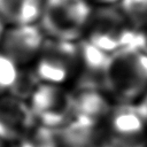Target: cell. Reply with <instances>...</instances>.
<instances>
[{
    "mask_svg": "<svg viewBox=\"0 0 147 147\" xmlns=\"http://www.w3.org/2000/svg\"><path fill=\"white\" fill-rule=\"evenodd\" d=\"M137 47H138L139 51H141V52H144V53L147 54V28L139 29Z\"/></svg>",
    "mask_w": 147,
    "mask_h": 147,
    "instance_id": "obj_17",
    "label": "cell"
},
{
    "mask_svg": "<svg viewBox=\"0 0 147 147\" xmlns=\"http://www.w3.org/2000/svg\"><path fill=\"white\" fill-rule=\"evenodd\" d=\"M2 33H3V25H2V22H1V20H0V39H1V37H2Z\"/></svg>",
    "mask_w": 147,
    "mask_h": 147,
    "instance_id": "obj_21",
    "label": "cell"
},
{
    "mask_svg": "<svg viewBox=\"0 0 147 147\" xmlns=\"http://www.w3.org/2000/svg\"><path fill=\"white\" fill-rule=\"evenodd\" d=\"M127 23L129 21L121 9L108 5L99 7L94 11L92 10L87 23V40L107 53L123 47L137 48L139 29Z\"/></svg>",
    "mask_w": 147,
    "mask_h": 147,
    "instance_id": "obj_2",
    "label": "cell"
},
{
    "mask_svg": "<svg viewBox=\"0 0 147 147\" xmlns=\"http://www.w3.org/2000/svg\"><path fill=\"white\" fill-rule=\"evenodd\" d=\"M123 15L136 29L147 28V0H121Z\"/></svg>",
    "mask_w": 147,
    "mask_h": 147,
    "instance_id": "obj_13",
    "label": "cell"
},
{
    "mask_svg": "<svg viewBox=\"0 0 147 147\" xmlns=\"http://www.w3.org/2000/svg\"><path fill=\"white\" fill-rule=\"evenodd\" d=\"M42 54L37 63L36 74L39 79L59 84L70 77L79 64L78 44L52 38L44 41Z\"/></svg>",
    "mask_w": 147,
    "mask_h": 147,
    "instance_id": "obj_5",
    "label": "cell"
},
{
    "mask_svg": "<svg viewBox=\"0 0 147 147\" xmlns=\"http://www.w3.org/2000/svg\"><path fill=\"white\" fill-rule=\"evenodd\" d=\"M75 96V114L88 116L99 121L106 117L111 111V106L100 90H83L78 91Z\"/></svg>",
    "mask_w": 147,
    "mask_h": 147,
    "instance_id": "obj_11",
    "label": "cell"
},
{
    "mask_svg": "<svg viewBox=\"0 0 147 147\" xmlns=\"http://www.w3.org/2000/svg\"><path fill=\"white\" fill-rule=\"evenodd\" d=\"M139 105H140V107H141V109H142V111H144V114H145L146 119H147V95L145 96V99H144Z\"/></svg>",
    "mask_w": 147,
    "mask_h": 147,
    "instance_id": "obj_19",
    "label": "cell"
},
{
    "mask_svg": "<svg viewBox=\"0 0 147 147\" xmlns=\"http://www.w3.org/2000/svg\"><path fill=\"white\" fill-rule=\"evenodd\" d=\"M0 147H20V146H18V142H16V141L0 138Z\"/></svg>",
    "mask_w": 147,
    "mask_h": 147,
    "instance_id": "obj_18",
    "label": "cell"
},
{
    "mask_svg": "<svg viewBox=\"0 0 147 147\" xmlns=\"http://www.w3.org/2000/svg\"><path fill=\"white\" fill-rule=\"evenodd\" d=\"M38 86L39 77L37 76L36 71H23L17 75L14 85L10 87V92L13 96L23 100L25 98H31Z\"/></svg>",
    "mask_w": 147,
    "mask_h": 147,
    "instance_id": "obj_14",
    "label": "cell"
},
{
    "mask_svg": "<svg viewBox=\"0 0 147 147\" xmlns=\"http://www.w3.org/2000/svg\"><path fill=\"white\" fill-rule=\"evenodd\" d=\"M59 137L54 129L38 125L29 130L20 140V147H59Z\"/></svg>",
    "mask_w": 147,
    "mask_h": 147,
    "instance_id": "obj_12",
    "label": "cell"
},
{
    "mask_svg": "<svg viewBox=\"0 0 147 147\" xmlns=\"http://www.w3.org/2000/svg\"><path fill=\"white\" fill-rule=\"evenodd\" d=\"M41 15L39 0H0V16L14 24H32Z\"/></svg>",
    "mask_w": 147,
    "mask_h": 147,
    "instance_id": "obj_10",
    "label": "cell"
},
{
    "mask_svg": "<svg viewBox=\"0 0 147 147\" xmlns=\"http://www.w3.org/2000/svg\"><path fill=\"white\" fill-rule=\"evenodd\" d=\"M44 37L39 28L32 24L17 25L3 38L5 54L16 63H25L42 48Z\"/></svg>",
    "mask_w": 147,
    "mask_h": 147,
    "instance_id": "obj_7",
    "label": "cell"
},
{
    "mask_svg": "<svg viewBox=\"0 0 147 147\" xmlns=\"http://www.w3.org/2000/svg\"><path fill=\"white\" fill-rule=\"evenodd\" d=\"M98 121L75 114L63 126L55 130L59 140L68 147H87L99 139Z\"/></svg>",
    "mask_w": 147,
    "mask_h": 147,
    "instance_id": "obj_8",
    "label": "cell"
},
{
    "mask_svg": "<svg viewBox=\"0 0 147 147\" xmlns=\"http://www.w3.org/2000/svg\"><path fill=\"white\" fill-rule=\"evenodd\" d=\"M17 75L16 62H14L8 55L0 54V90L10 88L14 85Z\"/></svg>",
    "mask_w": 147,
    "mask_h": 147,
    "instance_id": "obj_16",
    "label": "cell"
},
{
    "mask_svg": "<svg viewBox=\"0 0 147 147\" xmlns=\"http://www.w3.org/2000/svg\"><path fill=\"white\" fill-rule=\"evenodd\" d=\"M98 141V147H145V141L139 136H121L113 132Z\"/></svg>",
    "mask_w": 147,
    "mask_h": 147,
    "instance_id": "obj_15",
    "label": "cell"
},
{
    "mask_svg": "<svg viewBox=\"0 0 147 147\" xmlns=\"http://www.w3.org/2000/svg\"><path fill=\"white\" fill-rule=\"evenodd\" d=\"M91 14L86 0H46L41 8V25L54 39L75 41L87 26Z\"/></svg>",
    "mask_w": 147,
    "mask_h": 147,
    "instance_id": "obj_3",
    "label": "cell"
},
{
    "mask_svg": "<svg viewBox=\"0 0 147 147\" xmlns=\"http://www.w3.org/2000/svg\"><path fill=\"white\" fill-rule=\"evenodd\" d=\"M147 87V54L123 47L109 55L105 88L119 102L130 103Z\"/></svg>",
    "mask_w": 147,
    "mask_h": 147,
    "instance_id": "obj_1",
    "label": "cell"
},
{
    "mask_svg": "<svg viewBox=\"0 0 147 147\" xmlns=\"http://www.w3.org/2000/svg\"><path fill=\"white\" fill-rule=\"evenodd\" d=\"M36 116L23 100L15 96L0 99V138L18 141L36 126Z\"/></svg>",
    "mask_w": 147,
    "mask_h": 147,
    "instance_id": "obj_6",
    "label": "cell"
},
{
    "mask_svg": "<svg viewBox=\"0 0 147 147\" xmlns=\"http://www.w3.org/2000/svg\"><path fill=\"white\" fill-rule=\"evenodd\" d=\"M31 109L41 125L57 130L75 115V96L56 84H39L31 96Z\"/></svg>",
    "mask_w": 147,
    "mask_h": 147,
    "instance_id": "obj_4",
    "label": "cell"
},
{
    "mask_svg": "<svg viewBox=\"0 0 147 147\" xmlns=\"http://www.w3.org/2000/svg\"><path fill=\"white\" fill-rule=\"evenodd\" d=\"M94 1L98 3H102V5H110V3H114L118 0H94Z\"/></svg>",
    "mask_w": 147,
    "mask_h": 147,
    "instance_id": "obj_20",
    "label": "cell"
},
{
    "mask_svg": "<svg viewBox=\"0 0 147 147\" xmlns=\"http://www.w3.org/2000/svg\"><path fill=\"white\" fill-rule=\"evenodd\" d=\"M108 116L113 133L121 136H140L147 122L140 105L119 103Z\"/></svg>",
    "mask_w": 147,
    "mask_h": 147,
    "instance_id": "obj_9",
    "label": "cell"
}]
</instances>
